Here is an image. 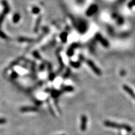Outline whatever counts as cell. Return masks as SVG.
<instances>
[{
  "label": "cell",
  "instance_id": "1",
  "mask_svg": "<svg viewBox=\"0 0 135 135\" xmlns=\"http://www.w3.org/2000/svg\"><path fill=\"white\" fill-rule=\"evenodd\" d=\"M104 124L105 126L108 127L114 128H120V129L123 128L126 130V131H127L128 132L132 131L131 127L126 124H117V123H115L111 122L110 121H105L104 122Z\"/></svg>",
  "mask_w": 135,
  "mask_h": 135
},
{
  "label": "cell",
  "instance_id": "2",
  "mask_svg": "<svg viewBox=\"0 0 135 135\" xmlns=\"http://www.w3.org/2000/svg\"><path fill=\"white\" fill-rule=\"evenodd\" d=\"M87 118L86 115H83L81 117V130L82 131H85L87 128Z\"/></svg>",
  "mask_w": 135,
  "mask_h": 135
},
{
  "label": "cell",
  "instance_id": "3",
  "mask_svg": "<svg viewBox=\"0 0 135 135\" xmlns=\"http://www.w3.org/2000/svg\"><path fill=\"white\" fill-rule=\"evenodd\" d=\"M20 110L23 112L26 111H36L38 110V108L36 107H21Z\"/></svg>",
  "mask_w": 135,
  "mask_h": 135
},
{
  "label": "cell",
  "instance_id": "4",
  "mask_svg": "<svg viewBox=\"0 0 135 135\" xmlns=\"http://www.w3.org/2000/svg\"><path fill=\"white\" fill-rule=\"evenodd\" d=\"M123 88H124V90H125V91H126V92H127L128 93V94L133 97V98H135V95L134 94V92H133L132 90L130 87H128L127 86L124 85L123 86Z\"/></svg>",
  "mask_w": 135,
  "mask_h": 135
},
{
  "label": "cell",
  "instance_id": "5",
  "mask_svg": "<svg viewBox=\"0 0 135 135\" xmlns=\"http://www.w3.org/2000/svg\"><path fill=\"white\" fill-rule=\"evenodd\" d=\"M74 90V88L71 86H65V87H63V90L64 91L66 92H71L73 91Z\"/></svg>",
  "mask_w": 135,
  "mask_h": 135
},
{
  "label": "cell",
  "instance_id": "6",
  "mask_svg": "<svg viewBox=\"0 0 135 135\" xmlns=\"http://www.w3.org/2000/svg\"><path fill=\"white\" fill-rule=\"evenodd\" d=\"M52 96L54 98H56V97H58L59 96V95L60 94V92L59 91H56V90H55V91H53L52 92Z\"/></svg>",
  "mask_w": 135,
  "mask_h": 135
},
{
  "label": "cell",
  "instance_id": "7",
  "mask_svg": "<svg viewBox=\"0 0 135 135\" xmlns=\"http://www.w3.org/2000/svg\"><path fill=\"white\" fill-rule=\"evenodd\" d=\"M0 36H1V37H2V38H6L5 34H4L3 32H2L1 31H0Z\"/></svg>",
  "mask_w": 135,
  "mask_h": 135
},
{
  "label": "cell",
  "instance_id": "8",
  "mask_svg": "<svg viewBox=\"0 0 135 135\" xmlns=\"http://www.w3.org/2000/svg\"><path fill=\"white\" fill-rule=\"evenodd\" d=\"M16 76H17V74H16V73H14V74L12 75V78H15V77H16Z\"/></svg>",
  "mask_w": 135,
  "mask_h": 135
},
{
  "label": "cell",
  "instance_id": "9",
  "mask_svg": "<svg viewBox=\"0 0 135 135\" xmlns=\"http://www.w3.org/2000/svg\"></svg>",
  "mask_w": 135,
  "mask_h": 135
}]
</instances>
